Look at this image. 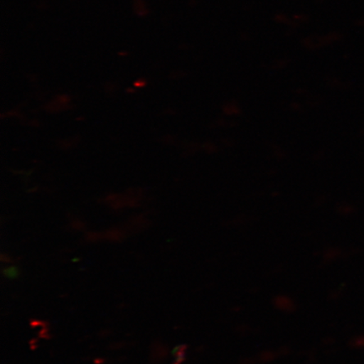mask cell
Returning a JSON list of instances; mask_svg holds the SVG:
<instances>
[{"label":"cell","mask_w":364,"mask_h":364,"mask_svg":"<svg viewBox=\"0 0 364 364\" xmlns=\"http://www.w3.org/2000/svg\"><path fill=\"white\" fill-rule=\"evenodd\" d=\"M275 303L277 307L284 309V311H292V309H294L293 302L291 301V299L286 297L277 298Z\"/></svg>","instance_id":"obj_1"}]
</instances>
